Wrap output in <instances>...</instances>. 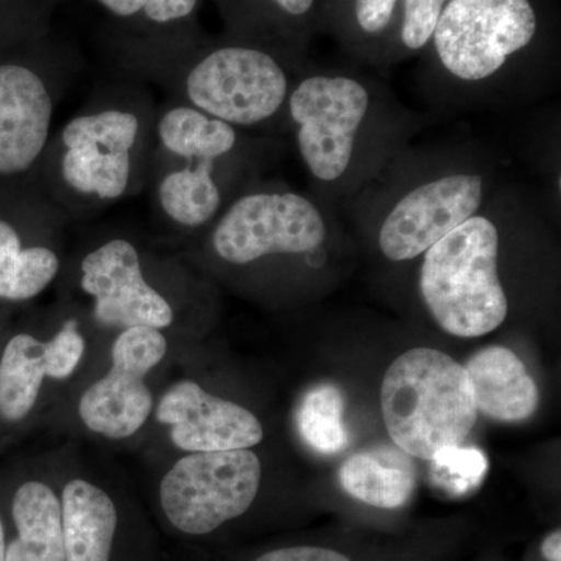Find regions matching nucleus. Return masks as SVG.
Masks as SVG:
<instances>
[{"label": "nucleus", "mask_w": 561, "mask_h": 561, "mask_svg": "<svg viewBox=\"0 0 561 561\" xmlns=\"http://www.w3.org/2000/svg\"><path fill=\"white\" fill-rule=\"evenodd\" d=\"M108 20L113 44L157 38L191 27L201 0H91Z\"/></svg>", "instance_id": "nucleus-22"}, {"label": "nucleus", "mask_w": 561, "mask_h": 561, "mask_svg": "<svg viewBox=\"0 0 561 561\" xmlns=\"http://www.w3.org/2000/svg\"><path fill=\"white\" fill-rule=\"evenodd\" d=\"M381 409L394 445L423 460L463 445L479 413L463 365L432 348H413L390 365Z\"/></svg>", "instance_id": "nucleus-3"}, {"label": "nucleus", "mask_w": 561, "mask_h": 561, "mask_svg": "<svg viewBox=\"0 0 561 561\" xmlns=\"http://www.w3.org/2000/svg\"><path fill=\"white\" fill-rule=\"evenodd\" d=\"M168 353L161 330L133 327L124 330L113 346V367L105 378L92 383L81 397L80 419L88 430L119 440L144 426L153 398L144 382Z\"/></svg>", "instance_id": "nucleus-10"}, {"label": "nucleus", "mask_w": 561, "mask_h": 561, "mask_svg": "<svg viewBox=\"0 0 561 561\" xmlns=\"http://www.w3.org/2000/svg\"><path fill=\"white\" fill-rule=\"evenodd\" d=\"M51 362V378L66 379L76 371L84 353V339L76 320L66 321L60 331L47 342Z\"/></svg>", "instance_id": "nucleus-27"}, {"label": "nucleus", "mask_w": 561, "mask_h": 561, "mask_svg": "<svg viewBox=\"0 0 561 561\" xmlns=\"http://www.w3.org/2000/svg\"><path fill=\"white\" fill-rule=\"evenodd\" d=\"M157 108L135 81L113 84L51 136L41 168L65 213H94L147 186Z\"/></svg>", "instance_id": "nucleus-1"}, {"label": "nucleus", "mask_w": 561, "mask_h": 561, "mask_svg": "<svg viewBox=\"0 0 561 561\" xmlns=\"http://www.w3.org/2000/svg\"><path fill=\"white\" fill-rule=\"evenodd\" d=\"M430 461L432 479L453 496H465L479 489L489 471L485 454L472 446L440 449Z\"/></svg>", "instance_id": "nucleus-24"}, {"label": "nucleus", "mask_w": 561, "mask_h": 561, "mask_svg": "<svg viewBox=\"0 0 561 561\" xmlns=\"http://www.w3.org/2000/svg\"><path fill=\"white\" fill-rule=\"evenodd\" d=\"M342 489L371 507H402L416 486V468L411 456L398 449L357 453L342 465Z\"/></svg>", "instance_id": "nucleus-18"}, {"label": "nucleus", "mask_w": 561, "mask_h": 561, "mask_svg": "<svg viewBox=\"0 0 561 561\" xmlns=\"http://www.w3.org/2000/svg\"><path fill=\"white\" fill-rule=\"evenodd\" d=\"M51 378L47 343L18 334L0 357V416L20 421L32 412L44 378Z\"/></svg>", "instance_id": "nucleus-20"}, {"label": "nucleus", "mask_w": 561, "mask_h": 561, "mask_svg": "<svg viewBox=\"0 0 561 561\" xmlns=\"http://www.w3.org/2000/svg\"><path fill=\"white\" fill-rule=\"evenodd\" d=\"M239 142L238 128L184 103L169 101L157 111V153L171 158H231Z\"/></svg>", "instance_id": "nucleus-17"}, {"label": "nucleus", "mask_w": 561, "mask_h": 561, "mask_svg": "<svg viewBox=\"0 0 561 561\" xmlns=\"http://www.w3.org/2000/svg\"><path fill=\"white\" fill-rule=\"evenodd\" d=\"M478 412L497 421L530 419L540 404V391L526 365L504 346H489L465 365Z\"/></svg>", "instance_id": "nucleus-15"}, {"label": "nucleus", "mask_w": 561, "mask_h": 561, "mask_svg": "<svg viewBox=\"0 0 561 561\" xmlns=\"http://www.w3.org/2000/svg\"><path fill=\"white\" fill-rule=\"evenodd\" d=\"M65 0H0V41L14 44L51 31L55 10Z\"/></svg>", "instance_id": "nucleus-25"}, {"label": "nucleus", "mask_w": 561, "mask_h": 561, "mask_svg": "<svg viewBox=\"0 0 561 561\" xmlns=\"http://www.w3.org/2000/svg\"><path fill=\"white\" fill-rule=\"evenodd\" d=\"M343 412L345 397L339 387L332 383L313 387L305 394L298 409V430L302 440L324 456L341 453L348 445Z\"/></svg>", "instance_id": "nucleus-23"}, {"label": "nucleus", "mask_w": 561, "mask_h": 561, "mask_svg": "<svg viewBox=\"0 0 561 561\" xmlns=\"http://www.w3.org/2000/svg\"><path fill=\"white\" fill-rule=\"evenodd\" d=\"M111 47L128 79L153 81L169 92L171 101L232 127L267 124L286 110L289 77L280 62L260 47H203L191 27Z\"/></svg>", "instance_id": "nucleus-2"}, {"label": "nucleus", "mask_w": 561, "mask_h": 561, "mask_svg": "<svg viewBox=\"0 0 561 561\" xmlns=\"http://www.w3.org/2000/svg\"><path fill=\"white\" fill-rule=\"evenodd\" d=\"M157 419L171 426L172 440L183 451L249 449L264 438L253 413L236 402L213 397L194 381H180L165 391Z\"/></svg>", "instance_id": "nucleus-13"}, {"label": "nucleus", "mask_w": 561, "mask_h": 561, "mask_svg": "<svg viewBox=\"0 0 561 561\" xmlns=\"http://www.w3.org/2000/svg\"><path fill=\"white\" fill-rule=\"evenodd\" d=\"M18 538L5 551V561H66L61 501L41 482L20 486L13 500Z\"/></svg>", "instance_id": "nucleus-19"}, {"label": "nucleus", "mask_w": 561, "mask_h": 561, "mask_svg": "<svg viewBox=\"0 0 561 561\" xmlns=\"http://www.w3.org/2000/svg\"><path fill=\"white\" fill-rule=\"evenodd\" d=\"M79 68L77 51L51 31L33 38L24 57L0 60V176L41 169L55 111Z\"/></svg>", "instance_id": "nucleus-5"}, {"label": "nucleus", "mask_w": 561, "mask_h": 561, "mask_svg": "<svg viewBox=\"0 0 561 561\" xmlns=\"http://www.w3.org/2000/svg\"><path fill=\"white\" fill-rule=\"evenodd\" d=\"M535 32L529 0H449L432 36L446 70L463 81H482L523 50Z\"/></svg>", "instance_id": "nucleus-8"}, {"label": "nucleus", "mask_w": 561, "mask_h": 561, "mask_svg": "<svg viewBox=\"0 0 561 561\" xmlns=\"http://www.w3.org/2000/svg\"><path fill=\"white\" fill-rule=\"evenodd\" d=\"M5 534H3L2 522H0V561H5Z\"/></svg>", "instance_id": "nucleus-32"}, {"label": "nucleus", "mask_w": 561, "mask_h": 561, "mask_svg": "<svg viewBox=\"0 0 561 561\" xmlns=\"http://www.w3.org/2000/svg\"><path fill=\"white\" fill-rule=\"evenodd\" d=\"M398 0H356V18L362 31L379 33L389 25Z\"/></svg>", "instance_id": "nucleus-28"}, {"label": "nucleus", "mask_w": 561, "mask_h": 561, "mask_svg": "<svg viewBox=\"0 0 561 561\" xmlns=\"http://www.w3.org/2000/svg\"><path fill=\"white\" fill-rule=\"evenodd\" d=\"M448 0H404L402 43L412 50L426 46Z\"/></svg>", "instance_id": "nucleus-26"}, {"label": "nucleus", "mask_w": 561, "mask_h": 561, "mask_svg": "<svg viewBox=\"0 0 561 561\" xmlns=\"http://www.w3.org/2000/svg\"><path fill=\"white\" fill-rule=\"evenodd\" d=\"M230 158H171L153 151L149 183L154 209L169 224L198 230L214 224L225 205L220 172Z\"/></svg>", "instance_id": "nucleus-14"}, {"label": "nucleus", "mask_w": 561, "mask_h": 561, "mask_svg": "<svg viewBox=\"0 0 561 561\" xmlns=\"http://www.w3.org/2000/svg\"><path fill=\"white\" fill-rule=\"evenodd\" d=\"M80 287L94 300V317L103 327H171L175 312L168 298L146 279L138 247L127 238H111L80 262Z\"/></svg>", "instance_id": "nucleus-11"}, {"label": "nucleus", "mask_w": 561, "mask_h": 561, "mask_svg": "<svg viewBox=\"0 0 561 561\" xmlns=\"http://www.w3.org/2000/svg\"><path fill=\"white\" fill-rule=\"evenodd\" d=\"M60 265V256L51 247L24 245L14 224L0 219V300L38 297L57 278Z\"/></svg>", "instance_id": "nucleus-21"}, {"label": "nucleus", "mask_w": 561, "mask_h": 561, "mask_svg": "<svg viewBox=\"0 0 561 561\" xmlns=\"http://www.w3.org/2000/svg\"><path fill=\"white\" fill-rule=\"evenodd\" d=\"M483 201L478 173H453L408 192L391 208L379 230L387 260L411 261L476 216Z\"/></svg>", "instance_id": "nucleus-12"}, {"label": "nucleus", "mask_w": 561, "mask_h": 561, "mask_svg": "<svg viewBox=\"0 0 561 561\" xmlns=\"http://www.w3.org/2000/svg\"><path fill=\"white\" fill-rule=\"evenodd\" d=\"M541 556L546 561H561V530L551 531L541 542Z\"/></svg>", "instance_id": "nucleus-31"}, {"label": "nucleus", "mask_w": 561, "mask_h": 561, "mask_svg": "<svg viewBox=\"0 0 561 561\" xmlns=\"http://www.w3.org/2000/svg\"><path fill=\"white\" fill-rule=\"evenodd\" d=\"M283 13L289 16H302L312 9L313 0H267Z\"/></svg>", "instance_id": "nucleus-30"}, {"label": "nucleus", "mask_w": 561, "mask_h": 561, "mask_svg": "<svg viewBox=\"0 0 561 561\" xmlns=\"http://www.w3.org/2000/svg\"><path fill=\"white\" fill-rule=\"evenodd\" d=\"M61 515L66 561H110L117 512L105 491L81 479L69 482Z\"/></svg>", "instance_id": "nucleus-16"}, {"label": "nucleus", "mask_w": 561, "mask_h": 561, "mask_svg": "<svg viewBox=\"0 0 561 561\" xmlns=\"http://www.w3.org/2000/svg\"><path fill=\"white\" fill-rule=\"evenodd\" d=\"M327 236V221L309 198L295 192L253 191L221 210L210 245L221 261L249 265L275 254L312 253Z\"/></svg>", "instance_id": "nucleus-6"}, {"label": "nucleus", "mask_w": 561, "mask_h": 561, "mask_svg": "<svg viewBox=\"0 0 561 561\" xmlns=\"http://www.w3.org/2000/svg\"><path fill=\"white\" fill-rule=\"evenodd\" d=\"M286 110L306 168L323 183L348 171L370 94L350 77L313 76L291 88Z\"/></svg>", "instance_id": "nucleus-9"}, {"label": "nucleus", "mask_w": 561, "mask_h": 561, "mask_svg": "<svg viewBox=\"0 0 561 561\" xmlns=\"http://www.w3.org/2000/svg\"><path fill=\"white\" fill-rule=\"evenodd\" d=\"M497 251L496 225L476 214L424 253L420 290L443 331L474 339L504 323L508 302Z\"/></svg>", "instance_id": "nucleus-4"}, {"label": "nucleus", "mask_w": 561, "mask_h": 561, "mask_svg": "<svg viewBox=\"0 0 561 561\" xmlns=\"http://www.w3.org/2000/svg\"><path fill=\"white\" fill-rule=\"evenodd\" d=\"M261 471L260 459L249 449L192 453L162 479V511L183 534H210L249 511Z\"/></svg>", "instance_id": "nucleus-7"}, {"label": "nucleus", "mask_w": 561, "mask_h": 561, "mask_svg": "<svg viewBox=\"0 0 561 561\" xmlns=\"http://www.w3.org/2000/svg\"><path fill=\"white\" fill-rule=\"evenodd\" d=\"M254 561H353L334 549L317 546H295V548L276 549L264 553Z\"/></svg>", "instance_id": "nucleus-29"}]
</instances>
